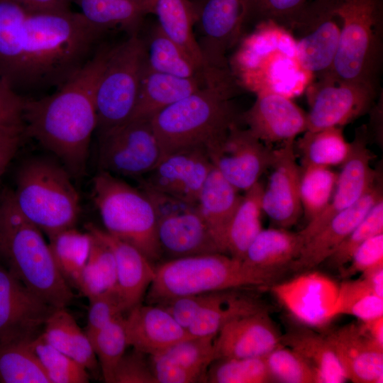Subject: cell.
<instances>
[{
    "label": "cell",
    "mask_w": 383,
    "mask_h": 383,
    "mask_svg": "<svg viewBox=\"0 0 383 383\" xmlns=\"http://www.w3.org/2000/svg\"><path fill=\"white\" fill-rule=\"evenodd\" d=\"M150 13L157 16L162 32L204 69L206 64L194 30L195 13L190 0H149Z\"/></svg>",
    "instance_id": "obj_33"
},
{
    "label": "cell",
    "mask_w": 383,
    "mask_h": 383,
    "mask_svg": "<svg viewBox=\"0 0 383 383\" xmlns=\"http://www.w3.org/2000/svg\"><path fill=\"white\" fill-rule=\"evenodd\" d=\"M294 141L274 150L272 172L262 196V211L279 226L288 229L302 212L299 184L301 165L296 161Z\"/></svg>",
    "instance_id": "obj_18"
},
{
    "label": "cell",
    "mask_w": 383,
    "mask_h": 383,
    "mask_svg": "<svg viewBox=\"0 0 383 383\" xmlns=\"http://www.w3.org/2000/svg\"><path fill=\"white\" fill-rule=\"evenodd\" d=\"M313 0H245L243 35L248 26L272 22L290 33Z\"/></svg>",
    "instance_id": "obj_41"
},
{
    "label": "cell",
    "mask_w": 383,
    "mask_h": 383,
    "mask_svg": "<svg viewBox=\"0 0 383 383\" xmlns=\"http://www.w3.org/2000/svg\"><path fill=\"white\" fill-rule=\"evenodd\" d=\"M382 199V187L378 179L356 203L336 214L305 242L292 264V271L312 270L325 262L371 208Z\"/></svg>",
    "instance_id": "obj_22"
},
{
    "label": "cell",
    "mask_w": 383,
    "mask_h": 383,
    "mask_svg": "<svg viewBox=\"0 0 383 383\" xmlns=\"http://www.w3.org/2000/svg\"><path fill=\"white\" fill-rule=\"evenodd\" d=\"M294 147L301 157V165L324 167L342 165L352 151V142L344 137L342 127H331L318 131H306Z\"/></svg>",
    "instance_id": "obj_37"
},
{
    "label": "cell",
    "mask_w": 383,
    "mask_h": 383,
    "mask_svg": "<svg viewBox=\"0 0 383 383\" xmlns=\"http://www.w3.org/2000/svg\"><path fill=\"white\" fill-rule=\"evenodd\" d=\"M350 315L365 322L383 316V298L376 295L360 277L345 279L338 286L337 299L333 309V318Z\"/></svg>",
    "instance_id": "obj_43"
},
{
    "label": "cell",
    "mask_w": 383,
    "mask_h": 383,
    "mask_svg": "<svg viewBox=\"0 0 383 383\" xmlns=\"http://www.w3.org/2000/svg\"><path fill=\"white\" fill-rule=\"evenodd\" d=\"M112 383H157L149 355L133 348L125 352L114 369Z\"/></svg>",
    "instance_id": "obj_50"
},
{
    "label": "cell",
    "mask_w": 383,
    "mask_h": 383,
    "mask_svg": "<svg viewBox=\"0 0 383 383\" xmlns=\"http://www.w3.org/2000/svg\"><path fill=\"white\" fill-rule=\"evenodd\" d=\"M89 340L104 380L106 383H112L114 369L128 346L123 314L99 329Z\"/></svg>",
    "instance_id": "obj_44"
},
{
    "label": "cell",
    "mask_w": 383,
    "mask_h": 383,
    "mask_svg": "<svg viewBox=\"0 0 383 383\" xmlns=\"http://www.w3.org/2000/svg\"><path fill=\"white\" fill-rule=\"evenodd\" d=\"M367 140V128L364 126L357 128L352 141V151L342 165L331 201L319 215L299 232L304 243L336 214L356 203L379 179L370 165L373 156Z\"/></svg>",
    "instance_id": "obj_14"
},
{
    "label": "cell",
    "mask_w": 383,
    "mask_h": 383,
    "mask_svg": "<svg viewBox=\"0 0 383 383\" xmlns=\"http://www.w3.org/2000/svg\"><path fill=\"white\" fill-rule=\"evenodd\" d=\"M87 231L104 243L112 252L116 265L117 289L126 311L141 304L155 277V267L136 248L108 233L94 224Z\"/></svg>",
    "instance_id": "obj_26"
},
{
    "label": "cell",
    "mask_w": 383,
    "mask_h": 383,
    "mask_svg": "<svg viewBox=\"0 0 383 383\" xmlns=\"http://www.w3.org/2000/svg\"><path fill=\"white\" fill-rule=\"evenodd\" d=\"M307 89L310 109L307 130L342 127L369 112L379 90L367 84L335 78L331 72L318 76Z\"/></svg>",
    "instance_id": "obj_11"
},
{
    "label": "cell",
    "mask_w": 383,
    "mask_h": 383,
    "mask_svg": "<svg viewBox=\"0 0 383 383\" xmlns=\"http://www.w3.org/2000/svg\"><path fill=\"white\" fill-rule=\"evenodd\" d=\"M15 136L21 137V135H19L13 134L8 131H6L4 130L0 129V140H4L9 138H11V137H15Z\"/></svg>",
    "instance_id": "obj_58"
},
{
    "label": "cell",
    "mask_w": 383,
    "mask_h": 383,
    "mask_svg": "<svg viewBox=\"0 0 383 383\" xmlns=\"http://www.w3.org/2000/svg\"><path fill=\"white\" fill-rule=\"evenodd\" d=\"M272 382L318 383L314 368L298 353L281 345L264 356Z\"/></svg>",
    "instance_id": "obj_47"
},
{
    "label": "cell",
    "mask_w": 383,
    "mask_h": 383,
    "mask_svg": "<svg viewBox=\"0 0 383 383\" xmlns=\"http://www.w3.org/2000/svg\"><path fill=\"white\" fill-rule=\"evenodd\" d=\"M24 8L38 12H55L70 10L72 0H13Z\"/></svg>",
    "instance_id": "obj_54"
},
{
    "label": "cell",
    "mask_w": 383,
    "mask_h": 383,
    "mask_svg": "<svg viewBox=\"0 0 383 383\" xmlns=\"http://www.w3.org/2000/svg\"><path fill=\"white\" fill-rule=\"evenodd\" d=\"M240 121L270 147L295 140L307 130L306 113L289 97L273 91L256 94L255 101L240 115Z\"/></svg>",
    "instance_id": "obj_20"
},
{
    "label": "cell",
    "mask_w": 383,
    "mask_h": 383,
    "mask_svg": "<svg viewBox=\"0 0 383 383\" xmlns=\"http://www.w3.org/2000/svg\"><path fill=\"white\" fill-rule=\"evenodd\" d=\"M274 150L238 123L206 149L213 166L238 191L244 192L270 167Z\"/></svg>",
    "instance_id": "obj_12"
},
{
    "label": "cell",
    "mask_w": 383,
    "mask_h": 383,
    "mask_svg": "<svg viewBox=\"0 0 383 383\" xmlns=\"http://www.w3.org/2000/svg\"><path fill=\"white\" fill-rule=\"evenodd\" d=\"M80 13L96 28L107 32L113 29L138 33L144 16L149 13L146 6L131 0H72Z\"/></svg>",
    "instance_id": "obj_36"
},
{
    "label": "cell",
    "mask_w": 383,
    "mask_h": 383,
    "mask_svg": "<svg viewBox=\"0 0 383 383\" xmlns=\"http://www.w3.org/2000/svg\"><path fill=\"white\" fill-rule=\"evenodd\" d=\"M0 262L52 307L66 308L73 301L42 231L17 209L11 192L0 201Z\"/></svg>",
    "instance_id": "obj_3"
},
{
    "label": "cell",
    "mask_w": 383,
    "mask_h": 383,
    "mask_svg": "<svg viewBox=\"0 0 383 383\" xmlns=\"http://www.w3.org/2000/svg\"><path fill=\"white\" fill-rule=\"evenodd\" d=\"M67 170L52 160L35 157L20 167L12 192L17 209L48 237L74 227L79 196Z\"/></svg>",
    "instance_id": "obj_6"
},
{
    "label": "cell",
    "mask_w": 383,
    "mask_h": 383,
    "mask_svg": "<svg viewBox=\"0 0 383 383\" xmlns=\"http://www.w3.org/2000/svg\"><path fill=\"white\" fill-rule=\"evenodd\" d=\"M263 189L264 187L257 182L245 192L226 233L225 250L227 255L243 260L248 248L262 229Z\"/></svg>",
    "instance_id": "obj_34"
},
{
    "label": "cell",
    "mask_w": 383,
    "mask_h": 383,
    "mask_svg": "<svg viewBox=\"0 0 383 383\" xmlns=\"http://www.w3.org/2000/svg\"><path fill=\"white\" fill-rule=\"evenodd\" d=\"M92 198L105 231L139 250L151 262L160 260L154 207L140 189L101 171L93 179Z\"/></svg>",
    "instance_id": "obj_7"
},
{
    "label": "cell",
    "mask_w": 383,
    "mask_h": 383,
    "mask_svg": "<svg viewBox=\"0 0 383 383\" xmlns=\"http://www.w3.org/2000/svg\"><path fill=\"white\" fill-rule=\"evenodd\" d=\"M30 342L0 339L1 383H50Z\"/></svg>",
    "instance_id": "obj_38"
},
{
    "label": "cell",
    "mask_w": 383,
    "mask_h": 383,
    "mask_svg": "<svg viewBox=\"0 0 383 383\" xmlns=\"http://www.w3.org/2000/svg\"><path fill=\"white\" fill-rule=\"evenodd\" d=\"M125 329L128 345L148 355L160 353L193 336L157 304H140L130 309Z\"/></svg>",
    "instance_id": "obj_25"
},
{
    "label": "cell",
    "mask_w": 383,
    "mask_h": 383,
    "mask_svg": "<svg viewBox=\"0 0 383 383\" xmlns=\"http://www.w3.org/2000/svg\"><path fill=\"white\" fill-rule=\"evenodd\" d=\"M131 1H135L137 3H139L146 6L150 13L149 0H131Z\"/></svg>",
    "instance_id": "obj_59"
},
{
    "label": "cell",
    "mask_w": 383,
    "mask_h": 383,
    "mask_svg": "<svg viewBox=\"0 0 383 383\" xmlns=\"http://www.w3.org/2000/svg\"><path fill=\"white\" fill-rule=\"evenodd\" d=\"M91 235L92 240L89 257L75 286L88 299L117 289L114 256L104 243Z\"/></svg>",
    "instance_id": "obj_40"
},
{
    "label": "cell",
    "mask_w": 383,
    "mask_h": 383,
    "mask_svg": "<svg viewBox=\"0 0 383 383\" xmlns=\"http://www.w3.org/2000/svg\"><path fill=\"white\" fill-rule=\"evenodd\" d=\"M304 245L299 232L282 228L262 229L248 248L243 260L262 269L292 271V264Z\"/></svg>",
    "instance_id": "obj_31"
},
{
    "label": "cell",
    "mask_w": 383,
    "mask_h": 383,
    "mask_svg": "<svg viewBox=\"0 0 383 383\" xmlns=\"http://www.w3.org/2000/svg\"><path fill=\"white\" fill-rule=\"evenodd\" d=\"M204 148L175 151L162 156L140 186L179 200L197 204L201 187L213 168Z\"/></svg>",
    "instance_id": "obj_15"
},
{
    "label": "cell",
    "mask_w": 383,
    "mask_h": 383,
    "mask_svg": "<svg viewBox=\"0 0 383 383\" xmlns=\"http://www.w3.org/2000/svg\"><path fill=\"white\" fill-rule=\"evenodd\" d=\"M242 197L238 190L213 167L201 187L197 206L223 254H226V233Z\"/></svg>",
    "instance_id": "obj_29"
},
{
    "label": "cell",
    "mask_w": 383,
    "mask_h": 383,
    "mask_svg": "<svg viewBox=\"0 0 383 383\" xmlns=\"http://www.w3.org/2000/svg\"><path fill=\"white\" fill-rule=\"evenodd\" d=\"M287 272L259 268L223 253L172 259L155 267L145 296L148 304H159L185 295L271 287Z\"/></svg>",
    "instance_id": "obj_4"
},
{
    "label": "cell",
    "mask_w": 383,
    "mask_h": 383,
    "mask_svg": "<svg viewBox=\"0 0 383 383\" xmlns=\"http://www.w3.org/2000/svg\"><path fill=\"white\" fill-rule=\"evenodd\" d=\"M89 301L84 332L89 339L99 329L126 311L117 289L91 296Z\"/></svg>",
    "instance_id": "obj_49"
},
{
    "label": "cell",
    "mask_w": 383,
    "mask_h": 383,
    "mask_svg": "<svg viewBox=\"0 0 383 383\" xmlns=\"http://www.w3.org/2000/svg\"><path fill=\"white\" fill-rule=\"evenodd\" d=\"M282 334L267 310L236 317L214 338L216 360L263 357L282 345Z\"/></svg>",
    "instance_id": "obj_21"
},
{
    "label": "cell",
    "mask_w": 383,
    "mask_h": 383,
    "mask_svg": "<svg viewBox=\"0 0 383 383\" xmlns=\"http://www.w3.org/2000/svg\"><path fill=\"white\" fill-rule=\"evenodd\" d=\"M206 74L204 77H179L155 71L145 61L137 102L128 120L150 119L161 110L199 90L205 84Z\"/></svg>",
    "instance_id": "obj_27"
},
{
    "label": "cell",
    "mask_w": 383,
    "mask_h": 383,
    "mask_svg": "<svg viewBox=\"0 0 383 383\" xmlns=\"http://www.w3.org/2000/svg\"><path fill=\"white\" fill-rule=\"evenodd\" d=\"M99 137V170L137 179L160 161L161 150L150 119H130Z\"/></svg>",
    "instance_id": "obj_10"
},
{
    "label": "cell",
    "mask_w": 383,
    "mask_h": 383,
    "mask_svg": "<svg viewBox=\"0 0 383 383\" xmlns=\"http://www.w3.org/2000/svg\"><path fill=\"white\" fill-rule=\"evenodd\" d=\"M54 309L0 262V339L33 340Z\"/></svg>",
    "instance_id": "obj_16"
},
{
    "label": "cell",
    "mask_w": 383,
    "mask_h": 383,
    "mask_svg": "<svg viewBox=\"0 0 383 383\" xmlns=\"http://www.w3.org/2000/svg\"><path fill=\"white\" fill-rule=\"evenodd\" d=\"M282 345L298 353L316 370L318 383H343L348 381L331 344L307 326L290 327L282 334Z\"/></svg>",
    "instance_id": "obj_30"
},
{
    "label": "cell",
    "mask_w": 383,
    "mask_h": 383,
    "mask_svg": "<svg viewBox=\"0 0 383 383\" xmlns=\"http://www.w3.org/2000/svg\"><path fill=\"white\" fill-rule=\"evenodd\" d=\"M209 293L181 296L157 305L163 307L182 327L187 330L206 304Z\"/></svg>",
    "instance_id": "obj_53"
},
{
    "label": "cell",
    "mask_w": 383,
    "mask_h": 383,
    "mask_svg": "<svg viewBox=\"0 0 383 383\" xmlns=\"http://www.w3.org/2000/svg\"><path fill=\"white\" fill-rule=\"evenodd\" d=\"M214 338L192 336L160 353L149 355L157 382H207L208 368L216 360Z\"/></svg>",
    "instance_id": "obj_24"
},
{
    "label": "cell",
    "mask_w": 383,
    "mask_h": 383,
    "mask_svg": "<svg viewBox=\"0 0 383 383\" xmlns=\"http://www.w3.org/2000/svg\"><path fill=\"white\" fill-rule=\"evenodd\" d=\"M146 61L144 39L138 33L112 45L96 92L99 136L126 122L135 109Z\"/></svg>",
    "instance_id": "obj_8"
},
{
    "label": "cell",
    "mask_w": 383,
    "mask_h": 383,
    "mask_svg": "<svg viewBox=\"0 0 383 383\" xmlns=\"http://www.w3.org/2000/svg\"><path fill=\"white\" fill-rule=\"evenodd\" d=\"M380 265H383V233L363 242L354 252L350 262L339 272L345 279Z\"/></svg>",
    "instance_id": "obj_51"
},
{
    "label": "cell",
    "mask_w": 383,
    "mask_h": 383,
    "mask_svg": "<svg viewBox=\"0 0 383 383\" xmlns=\"http://www.w3.org/2000/svg\"><path fill=\"white\" fill-rule=\"evenodd\" d=\"M360 323L370 338L383 348V316Z\"/></svg>",
    "instance_id": "obj_57"
},
{
    "label": "cell",
    "mask_w": 383,
    "mask_h": 383,
    "mask_svg": "<svg viewBox=\"0 0 383 383\" xmlns=\"http://www.w3.org/2000/svg\"><path fill=\"white\" fill-rule=\"evenodd\" d=\"M348 380L382 383L383 348L373 341L361 323H350L325 335Z\"/></svg>",
    "instance_id": "obj_23"
},
{
    "label": "cell",
    "mask_w": 383,
    "mask_h": 383,
    "mask_svg": "<svg viewBox=\"0 0 383 383\" xmlns=\"http://www.w3.org/2000/svg\"><path fill=\"white\" fill-rule=\"evenodd\" d=\"M340 33L338 19L311 5L293 30L296 58L301 68L316 77L332 70Z\"/></svg>",
    "instance_id": "obj_19"
},
{
    "label": "cell",
    "mask_w": 383,
    "mask_h": 383,
    "mask_svg": "<svg viewBox=\"0 0 383 383\" xmlns=\"http://www.w3.org/2000/svg\"><path fill=\"white\" fill-rule=\"evenodd\" d=\"M20 136L0 140V180L16 152Z\"/></svg>",
    "instance_id": "obj_55"
},
{
    "label": "cell",
    "mask_w": 383,
    "mask_h": 383,
    "mask_svg": "<svg viewBox=\"0 0 383 383\" xmlns=\"http://www.w3.org/2000/svg\"><path fill=\"white\" fill-rule=\"evenodd\" d=\"M310 5L335 16L339 45L331 74L379 90L383 65L382 0H313Z\"/></svg>",
    "instance_id": "obj_5"
},
{
    "label": "cell",
    "mask_w": 383,
    "mask_h": 383,
    "mask_svg": "<svg viewBox=\"0 0 383 383\" xmlns=\"http://www.w3.org/2000/svg\"><path fill=\"white\" fill-rule=\"evenodd\" d=\"M26 99L0 79V129L19 135L23 133Z\"/></svg>",
    "instance_id": "obj_52"
},
{
    "label": "cell",
    "mask_w": 383,
    "mask_h": 383,
    "mask_svg": "<svg viewBox=\"0 0 383 383\" xmlns=\"http://www.w3.org/2000/svg\"><path fill=\"white\" fill-rule=\"evenodd\" d=\"M338 176V173L328 167L301 165L300 200L308 222L319 215L328 206Z\"/></svg>",
    "instance_id": "obj_42"
},
{
    "label": "cell",
    "mask_w": 383,
    "mask_h": 383,
    "mask_svg": "<svg viewBox=\"0 0 383 383\" xmlns=\"http://www.w3.org/2000/svg\"><path fill=\"white\" fill-rule=\"evenodd\" d=\"M41 335L50 345L87 370H97L98 360L91 343L66 308L54 309L45 322Z\"/></svg>",
    "instance_id": "obj_32"
},
{
    "label": "cell",
    "mask_w": 383,
    "mask_h": 383,
    "mask_svg": "<svg viewBox=\"0 0 383 383\" xmlns=\"http://www.w3.org/2000/svg\"><path fill=\"white\" fill-rule=\"evenodd\" d=\"M48 238L51 252L60 273L70 287H75L89 257L91 235L72 227Z\"/></svg>",
    "instance_id": "obj_39"
},
{
    "label": "cell",
    "mask_w": 383,
    "mask_h": 383,
    "mask_svg": "<svg viewBox=\"0 0 383 383\" xmlns=\"http://www.w3.org/2000/svg\"><path fill=\"white\" fill-rule=\"evenodd\" d=\"M245 0H198L192 2L196 38L204 60L209 67L230 69L228 52L243 37Z\"/></svg>",
    "instance_id": "obj_13"
},
{
    "label": "cell",
    "mask_w": 383,
    "mask_h": 383,
    "mask_svg": "<svg viewBox=\"0 0 383 383\" xmlns=\"http://www.w3.org/2000/svg\"><path fill=\"white\" fill-rule=\"evenodd\" d=\"M30 343L50 383L89 382L87 370L50 345L41 333L31 340Z\"/></svg>",
    "instance_id": "obj_46"
},
{
    "label": "cell",
    "mask_w": 383,
    "mask_h": 383,
    "mask_svg": "<svg viewBox=\"0 0 383 383\" xmlns=\"http://www.w3.org/2000/svg\"><path fill=\"white\" fill-rule=\"evenodd\" d=\"M360 277L376 295L383 298V265L366 270Z\"/></svg>",
    "instance_id": "obj_56"
},
{
    "label": "cell",
    "mask_w": 383,
    "mask_h": 383,
    "mask_svg": "<svg viewBox=\"0 0 383 383\" xmlns=\"http://www.w3.org/2000/svg\"><path fill=\"white\" fill-rule=\"evenodd\" d=\"M240 88L230 69L213 68L199 90L155 113L150 121L162 157L189 148L206 150L221 140L240 121L232 101Z\"/></svg>",
    "instance_id": "obj_2"
},
{
    "label": "cell",
    "mask_w": 383,
    "mask_h": 383,
    "mask_svg": "<svg viewBox=\"0 0 383 383\" xmlns=\"http://www.w3.org/2000/svg\"><path fill=\"white\" fill-rule=\"evenodd\" d=\"M309 272L270 287L295 319L304 326H323L333 318L338 286L321 273Z\"/></svg>",
    "instance_id": "obj_17"
},
{
    "label": "cell",
    "mask_w": 383,
    "mask_h": 383,
    "mask_svg": "<svg viewBox=\"0 0 383 383\" xmlns=\"http://www.w3.org/2000/svg\"><path fill=\"white\" fill-rule=\"evenodd\" d=\"M209 383H268L272 382L263 357L219 358L208 368Z\"/></svg>",
    "instance_id": "obj_45"
},
{
    "label": "cell",
    "mask_w": 383,
    "mask_h": 383,
    "mask_svg": "<svg viewBox=\"0 0 383 383\" xmlns=\"http://www.w3.org/2000/svg\"><path fill=\"white\" fill-rule=\"evenodd\" d=\"M383 233V199L377 201L363 219L349 233L325 261L328 266L340 270L351 260L356 249L367 239Z\"/></svg>",
    "instance_id": "obj_48"
},
{
    "label": "cell",
    "mask_w": 383,
    "mask_h": 383,
    "mask_svg": "<svg viewBox=\"0 0 383 383\" xmlns=\"http://www.w3.org/2000/svg\"><path fill=\"white\" fill-rule=\"evenodd\" d=\"M242 289H226L209 293V298L187 328L193 336H216L231 320L260 311L267 306L255 296Z\"/></svg>",
    "instance_id": "obj_28"
},
{
    "label": "cell",
    "mask_w": 383,
    "mask_h": 383,
    "mask_svg": "<svg viewBox=\"0 0 383 383\" xmlns=\"http://www.w3.org/2000/svg\"><path fill=\"white\" fill-rule=\"evenodd\" d=\"M139 189L154 207L157 237L162 255L172 260L223 253L197 204L188 203L147 187L140 186Z\"/></svg>",
    "instance_id": "obj_9"
},
{
    "label": "cell",
    "mask_w": 383,
    "mask_h": 383,
    "mask_svg": "<svg viewBox=\"0 0 383 383\" xmlns=\"http://www.w3.org/2000/svg\"><path fill=\"white\" fill-rule=\"evenodd\" d=\"M111 47L100 45L84 66L54 94L25 101L23 133L57 156L75 177L86 169L97 125L96 89Z\"/></svg>",
    "instance_id": "obj_1"
},
{
    "label": "cell",
    "mask_w": 383,
    "mask_h": 383,
    "mask_svg": "<svg viewBox=\"0 0 383 383\" xmlns=\"http://www.w3.org/2000/svg\"><path fill=\"white\" fill-rule=\"evenodd\" d=\"M146 64L152 70L184 78L204 77V69L178 44L166 35L157 23L144 39Z\"/></svg>",
    "instance_id": "obj_35"
}]
</instances>
